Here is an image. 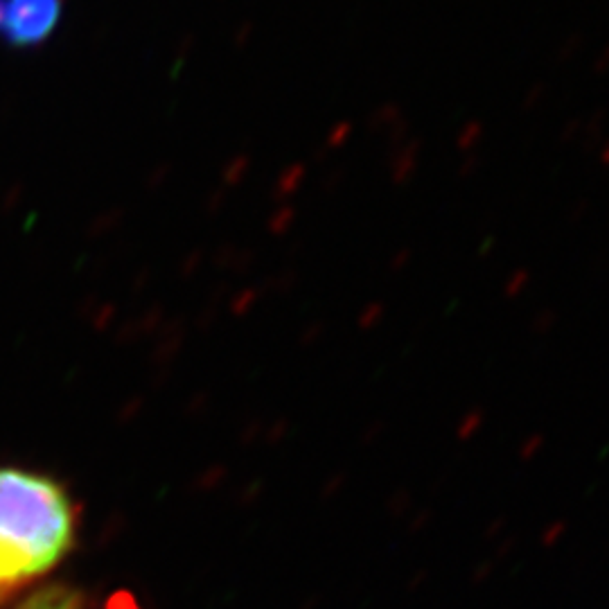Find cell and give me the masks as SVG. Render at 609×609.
Listing matches in <instances>:
<instances>
[{
  "instance_id": "obj_16",
  "label": "cell",
  "mask_w": 609,
  "mask_h": 609,
  "mask_svg": "<svg viewBox=\"0 0 609 609\" xmlns=\"http://www.w3.org/2000/svg\"><path fill=\"white\" fill-rule=\"evenodd\" d=\"M583 124H585V117H580V115H576V117H569V120L562 124V129H560V142L562 144H571V142H578L580 140V135H583Z\"/></svg>"
},
{
  "instance_id": "obj_22",
  "label": "cell",
  "mask_w": 609,
  "mask_h": 609,
  "mask_svg": "<svg viewBox=\"0 0 609 609\" xmlns=\"http://www.w3.org/2000/svg\"><path fill=\"white\" fill-rule=\"evenodd\" d=\"M381 316H384V305H381V303H370V305L361 312V325H363V327H372V325H377V323L381 321Z\"/></svg>"
},
{
  "instance_id": "obj_3",
  "label": "cell",
  "mask_w": 609,
  "mask_h": 609,
  "mask_svg": "<svg viewBox=\"0 0 609 609\" xmlns=\"http://www.w3.org/2000/svg\"><path fill=\"white\" fill-rule=\"evenodd\" d=\"M422 151H424V142L417 135H411L406 142H402L399 147L388 151V178L395 187H406L411 185V181L415 178L417 169H420L422 162Z\"/></svg>"
},
{
  "instance_id": "obj_20",
  "label": "cell",
  "mask_w": 609,
  "mask_h": 609,
  "mask_svg": "<svg viewBox=\"0 0 609 609\" xmlns=\"http://www.w3.org/2000/svg\"><path fill=\"white\" fill-rule=\"evenodd\" d=\"M249 172V158L247 156H237L233 162H231V167L226 169V183L228 185H237L240 181L244 178V174H247Z\"/></svg>"
},
{
  "instance_id": "obj_7",
  "label": "cell",
  "mask_w": 609,
  "mask_h": 609,
  "mask_svg": "<svg viewBox=\"0 0 609 609\" xmlns=\"http://www.w3.org/2000/svg\"><path fill=\"white\" fill-rule=\"evenodd\" d=\"M305 178H307V167L303 165V162H294V165L285 167L283 172H280V176L276 178L274 199L278 203H287V199H292L298 190L303 187Z\"/></svg>"
},
{
  "instance_id": "obj_13",
  "label": "cell",
  "mask_w": 609,
  "mask_h": 609,
  "mask_svg": "<svg viewBox=\"0 0 609 609\" xmlns=\"http://www.w3.org/2000/svg\"><path fill=\"white\" fill-rule=\"evenodd\" d=\"M411 135H413V126H411V122H408V117L404 115L402 120L395 122V124L386 131V135H384L388 151H390V149H395V147H399V144L406 142L408 138H411Z\"/></svg>"
},
{
  "instance_id": "obj_17",
  "label": "cell",
  "mask_w": 609,
  "mask_h": 609,
  "mask_svg": "<svg viewBox=\"0 0 609 609\" xmlns=\"http://www.w3.org/2000/svg\"><path fill=\"white\" fill-rule=\"evenodd\" d=\"M481 167H483V158L478 156V151L476 153H465V156L460 158L458 167H456V176L462 178V181H467L472 176H476Z\"/></svg>"
},
{
  "instance_id": "obj_5",
  "label": "cell",
  "mask_w": 609,
  "mask_h": 609,
  "mask_svg": "<svg viewBox=\"0 0 609 609\" xmlns=\"http://www.w3.org/2000/svg\"><path fill=\"white\" fill-rule=\"evenodd\" d=\"M607 122H609V113L605 111V108H596V111H592L585 117L583 135H580V140H578L585 153L598 151V147H601L603 140H605Z\"/></svg>"
},
{
  "instance_id": "obj_4",
  "label": "cell",
  "mask_w": 609,
  "mask_h": 609,
  "mask_svg": "<svg viewBox=\"0 0 609 609\" xmlns=\"http://www.w3.org/2000/svg\"><path fill=\"white\" fill-rule=\"evenodd\" d=\"M18 609H79V598L63 587H50L34 594Z\"/></svg>"
},
{
  "instance_id": "obj_21",
  "label": "cell",
  "mask_w": 609,
  "mask_h": 609,
  "mask_svg": "<svg viewBox=\"0 0 609 609\" xmlns=\"http://www.w3.org/2000/svg\"><path fill=\"white\" fill-rule=\"evenodd\" d=\"M592 75L594 77H607L609 75V43H605L592 59Z\"/></svg>"
},
{
  "instance_id": "obj_1",
  "label": "cell",
  "mask_w": 609,
  "mask_h": 609,
  "mask_svg": "<svg viewBox=\"0 0 609 609\" xmlns=\"http://www.w3.org/2000/svg\"><path fill=\"white\" fill-rule=\"evenodd\" d=\"M72 537L66 494L50 478L0 469V587L45 574Z\"/></svg>"
},
{
  "instance_id": "obj_10",
  "label": "cell",
  "mask_w": 609,
  "mask_h": 609,
  "mask_svg": "<svg viewBox=\"0 0 609 609\" xmlns=\"http://www.w3.org/2000/svg\"><path fill=\"white\" fill-rule=\"evenodd\" d=\"M296 208L292 203H278V208L274 212L269 215V222H267V228L271 235H287L289 231H292V226L296 222Z\"/></svg>"
},
{
  "instance_id": "obj_12",
  "label": "cell",
  "mask_w": 609,
  "mask_h": 609,
  "mask_svg": "<svg viewBox=\"0 0 609 609\" xmlns=\"http://www.w3.org/2000/svg\"><path fill=\"white\" fill-rule=\"evenodd\" d=\"M547 97H549V81H544V79H537V81H533V84L524 90V95H522V102H519V106H522V111L524 113H533V111H537V108L547 102Z\"/></svg>"
},
{
  "instance_id": "obj_6",
  "label": "cell",
  "mask_w": 609,
  "mask_h": 609,
  "mask_svg": "<svg viewBox=\"0 0 609 609\" xmlns=\"http://www.w3.org/2000/svg\"><path fill=\"white\" fill-rule=\"evenodd\" d=\"M404 117V108L397 102H381L366 115V129L375 135H386V131Z\"/></svg>"
},
{
  "instance_id": "obj_2",
  "label": "cell",
  "mask_w": 609,
  "mask_h": 609,
  "mask_svg": "<svg viewBox=\"0 0 609 609\" xmlns=\"http://www.w3.org/2000/svg\"><path fill=\"white\" fill-rule=\"evenodd\" d=\"M63 0H7L5 39L16 48L43 43L61 18Z\"/></svg>"
},
{
  "instance_id": "obj_8",
  "label": "cell",
  "mask_w": 609,
  "mask_h": 609,
  "mask_svg": "<svg viewBox=\"0 0 609 609\" xmlns=\"http://www.w3.org/2000/svg\"><path fill=\"white\" fill-rule=\"evenodd\" d=\"M485 140V124L478 117H469L460 126L456 135H453V147H456L462 156L465 153H476V149L481 147V142Z\"/></svg>"
},
{
  "instance_id": "obj_14",
  "label": "cell",
  "mask_w": 609,
  "mask_h": 609,
  "mask_svg": "<svg viewBox=\"0 0 609 609\" xmlns=\"http://www.w3.org/2000/svg\"><path fill=\"white\" fill-rule=\"evenodd\" d=\"M528 283H531V271L528 269H515L510 276H508V280H506V285H503V292H506V296L508 298H517L526 287H528Z\"/></svg>"
},
{
  "instance_id": "obj_23",
  "label": "cell",
  "mask_w": 609,
  "mask_h": 609,
  "mask_svg": "<svg viewBox=\"0 0 609 609\" xmlns=\"http://www.w3.org/2000/svg\"><path fill=\"white\" fill-rule=\"evenodd\" d=\"M596 158H598V162H601L603 167H609V135H605L603 144H601V147H598Z\"/></svg>"
},
{
  "instance_id": "obj_15",
  "label": "cell",
  "mask_w": 609,
  "mask_h": 609,
  "mask_svg": "<svg viewBox=\"0 0 609 609\" xmlns=\"http://www.w3.org/2000/svg\"><path fill=\"white\" fill-rule=\"evenodd\" d=\"M345 176H348V169H345L343 165H334L325 172V176L321 178V187L325 194H334L336 190H339L343 183H345Z\"/></svg>"
},
{
  "instance_id": "obj_19",
  "label": "cell",
  "mask_w": 609,
  "mask_h": 609,
  "mask_svg": "<svg viewBox=\"0 0 609 609\" xmlns=\"http://www.w3.org/2000/svg\"><path fill=\"white\" fill-rule=\"evenodd\" d=\"M589 212H592V201H589V199H578V201H574V203H571V208H569L567 222L571 226H578V224H583L587 219Z\"/></svg>"
},
{
  "instance_id": "obj_9",
  "label": "cell",
  "mask_w": 609,
  "mask_h": 609,
  "mask_svg": "<svg viewBox=\"0 0 609 609\" xmlns=\"http://www.w3.org/2000/svg\"><path fill=\"white\" fill-rule=\"evenodd\" d=\"M587 45V36L583 32H571L565 39L560 41L558 50H556V63L558 66H567V63L576 61L580 54L585 52Z\"/></svg>"
},
{
  "instance_id": "obj_11",
  "label": "cell",
  "mask_w": 609,
  "mask_h": 609,
  "mask_svg": "<svg viewBox=\"0 0 609 609\" xmlns=\"http://www.w3.org/2000/svg\"><path fill=\"white\" fill-rule=\"evenodd\" d=\"M352 133H354V124H352L350 120H339V122H334V124L330 126V131H327V135H325L323 147H325L327 151H330V153H334L336 149H341V147H345V144L350 142Z\"/></svg>"
},
{
  "instance_id": "obj_24",
  "label": "cell",
  "mask_w": 609,
  "mask_h": 609,
  "mask_svg": "<svg viewBox=\"0 0 609 609\" xmlns=\"http://www.w3.org/2000/svg\"><path fill=\"white\" fill-rule=\"evenodd\" d=\"M5 12H7V0H0V34H3V27H5Z\"/></svg>"
},
{
  "instance_id": "obj_18",
  "label": "cell",
  "mask_w": 609,
  "mask_h": 609,
  "mask_svg": "<svg viewBox=\"0 0 609 609\" xmlns=\"http://www.w3.org/2000/svg\"><path fill=\"white\" fill-rule=\"evenodd\" d=\"M411 262H413V251L402 247L388 258V271L397 276V274H402V271H406L408 267H411Z\"/></svg>"
}]
</instances>
